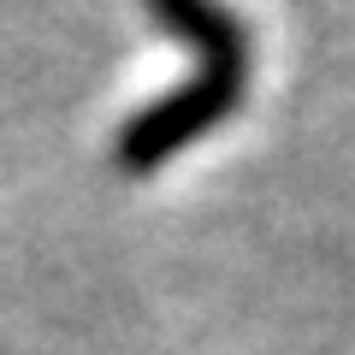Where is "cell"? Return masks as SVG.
Listing matches in <instances>:
<instances>
[{"mask_svg":"<svg viewBox=\"0 0 355 355\" xmlns=\"http://www.w3.org/2000/svg\"><path fill=\"white\" fill-rule=\"evenodd\" d=\"M148 18L178 36L184 48H196V77L166 89L160 101L137 107L113 137V166L130 178L160 172L172 154H184L190 142H202L207 130H219L237 113L243 89H249V30L225 0H142Z\"/></svg>","mask_w":355,"mask_h":355,"instance_id":"cell-1","label":"cell"}]
</instances>
